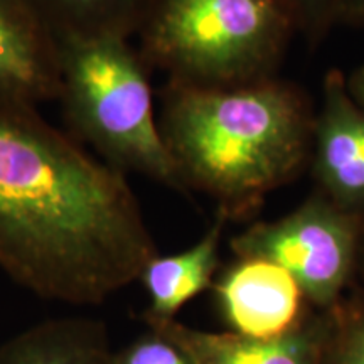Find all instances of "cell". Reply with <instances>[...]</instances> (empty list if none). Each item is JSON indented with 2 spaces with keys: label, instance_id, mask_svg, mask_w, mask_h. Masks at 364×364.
Here are the masks:
<instances>
[{
  "label": "cell",
  "instance_id": "cell-1",
  "mask_svg": "<svg viewBox=\"0 0 364 364\" xmlns=\"http://www.w3.org/2000/svg\"><path fill=\"white\" fill-rule=\"evenodd\" d=\"M157 247L124 172L38 108L0 103V268L46 300L102 306Z\"/></svg>",
  "mask_w": 364,
  "mask_h": 364
},
{
  "label": "cell",
  "instance_id": "cell-2",
  "mask_svg": "<svg viewBox=\"0 0 364 364\" xmlns=\"http://www.w3.org/2000/svg\"><path fill=\"white\" fill-rule=\"evenodd\" d=\"M161 134L186 193L216 203L228 223L252 220L267 196L309 167L316 105L302 86L272 76L230 88L167 81Z\"/></svg>",
  "mask_w": 364,
  "mask_h": 364
},
{
  "label": "cell",
  "instance_id": "cell-3",
  "mask_svg": "<svg viewBox=\"0 0 364 364\" xmlns=\"http://www.w3.org/2000/svg\"><path fill=\"white\" fill-rule=\"evenodd\" d=\"M136 36L171 83L230 88L279 76L297 29L279 0H150Z\"/></svg>",
  "mask_w": 364,
  "mask_h": 364
},
{
  "label": "cell",
  "instance_id": "cell-4",
  "mask_svg": "<svg viewBox=\"0 0 364 364\" xmlns=\"http://www.w3.org/2000/svg\"><path fill=\"white\" fill-rule=\"evenodd\" d=\"M59 41V95L73 139L113 169L186 193L154 112L147 63L122 38Z\"/></svg>",
  "mask_w": 364,
  "mask_h": 364
},
{
  "label": "cell",
  "instance_id": "cell-5",
  "mask_svg": "<svg viewBox=\"0 0 364 364\" xmlns=\"http://www.w3.org/2000/svg\"><path fill=\"white\" fill-rule=\"evenodd\" d=\"M363 238L364 216L314 189L289 215L235 235L230 248L235 257H260L284 267L316 311H329L354 287Z\"/></svg>",
  "mask_w": 364,
  "mask_h": 364
},
{
  "label": "cell",
  "instance_id": "cell-6",
  "mask_svg": "<svg viewBox=\"0 0 364 364\" xmlns=\"http://www.w3.org/2000/svg\"><path fill=\"white\" fill-rule=\"evenodd\" d=\"M211 292L228 332L248 339L285 338L316 312L292 273L260 257H235L221 267Z\"/></svg>",
  "mask_w": 364,
  "mask_h": 364
},
{
  "label": "cell",
  "instance_id": "cell-7",
  "mask_svg": "<svg viewBox=\"0 0 364 364\" xmlns=\"http://www.w3.org/2000/svg\"><path fill=\"white\" fill-rule=\"evenodd\" d=\"M307 171L314 189L344 211L364 216V108L349 95L338 68L322 81Z\"/></svg>",
  "mask_w": 364,
  "mask_h": 364
},
{
  "label": "cell",
  "instance_id": "cell-8",
  "mask_svg": "<svg viewBox=\"0 0 364 364\" xmlns=\"http://www.w3.org/2000/svg\"><path fill=\"white\" fill-rule=\"evenodd\" d=\"M59 41L29 0H0V103L58 100Z\"/></svg>",
  "mask_w": 364,
  "mask_h": 364
},
{
  "label": "cell",
  "instance_id": "cell-9",
  "mask_svg": "<svg viewBox=\"0 0 364 364\" xmlns=\"http://www.w3.org/2000/svg\"><path fill=\"white\" fill-rule=\"evenodd\" d=\"M145 324L174 341L194 364H318L326 311H316L299 331L273 341L194 329L177 318Z\"/></svg>",
  "mask_w": 364,
  "mask_h": 364
},
{
  "label": "cell",
  "instance_id": "cell-10",
  "mask_svg": "<svg viewBox=\"0 0 364 364\" xmlns=\"http://www.w3.org/2000/svg\"><path fill=\"white\" fill-rule=\"evenodd\" d=\"M228 220L216 213L209 230L193 247L172 255H156L140 273L139 282L149 295L144 322L174 321L191 300L211 290L221 270L220 248Z\"/></svg>",
  "mask_w": 364,
  "mask_h": 364
},
{
  "label": "cell",
  "instance_id": "cell-11",
  "mask_svg": "<svg viewBox=\"0 0 364 364\" xmlns=\"http://www.w3.org/2000/svg\"><path fill=\"white\" fill-rule=\"evenodd\" d=\"M0 364H113L108 327L95 317L48 318L4 341Z\"/></svg>",
  "mask_w": 364,
  "mask_h": 364
},
{
  "label": "cell",
  "instance_id": "cell-12",
  "mask_svg": "<svg viewBox=\"0 0 364 364\" xmlns=\"http://www.w3.org/2000/svg\"><path fill=\"white\" fill-rule=\"evenodd\" d=\"M58 39L139 33L150 0H29Z\"/></svg>",
  "mask_w": 364,
  "mask_h": 364
},
{
  "label": "cell",
  "instance_id": "cell-13",
  "mask_svg": "<svg viewBox=\"0 0 364 364\" xmlns=\"http://www.w3.org/2000/svg\"><path fill=\"white\" fill-rule=\"evenodd\" d=\"M318 364H364V295L351 289L326 311Z\"/></svg>",
  "mask_w": 364,
  "mask_h": 364
},
{
  "label": "cell",
  "instance_id": "cell-14",
  "mask_svg": "<svg viewBox=\"0 0 364 364\" xmlns=\"http://www.w3.org/2000/svg\"><path fill=\"white\" fill-rule=\"evenodd\" d=\"M292 17L297 36L309 48H316L334 27H338L341 0H279Z\"/></svg>",
  "mask_w": 364,
  "mask_h": 364
},
{
  "label": "cell",
  "instance_id": "cell-15",
  "mask_svg": "<svg viewBox=\"0 0 364 364\" xmlns=\"http://www.w3.org/2000/svg\"><path fill=\"white\" fill-rule=\"evenodd\" d=\"M113 364H194L167 336L147 327L139 338L113 351Z\"/></svg>",
  "mask_w": 364,
  "mask_h": 364
},
{
  "label": "cell",
  "instance_id": "cell-16",
  "mask_svg": "<svg viewBox=\"0 0 364 364\" xmlns=\"http://www.w3.org/2000/svg\"><path fill=\"white\" fill-rule=\"evenodd\" d=\"M338 26L364 29V0H341Z\"/></svg>",
  "mask_w": 364,
  "mask_h": 364
},
{
  "label": "cell",
  "instance_id": "cell-17",
  "mask_svg": "<svg viewBox=\"0 0 364 364\" xmlns=\"http://www.w3.org/2000/svg\"><path fill=\"white\" fill-rule=\"evenodd\" d=\"M346 86L349 95L359 107L364 108V65L358 66L349 75H346Z\"/></svg>",
  "mask_w": 364,
  "mask_h": 364
},
{
  "label": "cell",
  "instance_id": "cell-18",
  "mask_svg": "<svg viewBox=\"0 0 364 364\" xmlns=\"http://www.w3.org/2000/svg\"><path fill=\"white\" fill-rule=\"evenodd\" d=\"M353 289L359 290L364 295V238L361 245V253H359V262H358V272H356V282H354Z\"/></svg>",
  "mask_w": 364,
  "mask_h": 364
}]
</instances>
